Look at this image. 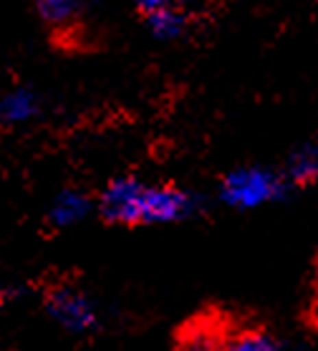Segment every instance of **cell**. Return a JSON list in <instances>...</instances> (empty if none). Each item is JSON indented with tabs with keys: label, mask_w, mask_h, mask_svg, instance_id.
Masks as SVG:
<instances>
[{
	"label": "cell",
	"mask_w": 318,
	"mask_h": 351,
	"mask_svg": "<svg viewBox=\"0 0 318 351\" xmlns=\"http://www.w3.org/2000/svg\"><path fill=\"white\" fill-rule=\"evenodd\" d=\"M103 220L117 225H169L197 213V197L175 184H147L136 177H114L99 197Z\"/></svg>",
	"instance_id": "1"
},
{
	"label": "cell",
	"mask_w": 318,
	"mask_h": 351,
	"mask_svg": "<svg viewBox=\"0 0 318 351\" xmlns=\"http://www.w3.org/2000/svg\"><path fill=\"white\" fill-rule=\"evenodd\" d=\"M291 190L283 172L247 165L228 172L220 182V199L232 210H258L283 199Z\"/></svg>",
	"instance_id": "2"
},
{
	"label": "cell",
	"mask_w": 318,
	"mask_h": 351,
	"mask_svg": "<svg viewBox=\"0 0 318 351\" xmlns=\"http://www.w3.org/2000/svg\"><path fill=\"white\" fill-rule=\"evenodd\" d=\"M46 311L58 326L71 334H86L99 324L96 301L76 286H56L46 295Z\"/></svg>",
	"instance_id": "3"
},
{
	"label": "cell",
	"mask_w": 318,
	"mask_h": 351,
	"mask_svg": "<svg viewBox=\"0 0 318 351\" xmlns=\"http://www.w3.org/2000/svg\"><path fill=\"white\" fill-rule=\"evenodd\" d=\"M139 13L147 25V31L157 40H175L184 36L187 25H190V16L184 13V8H177L172 3H162V0H151V3H139Z\"/></svg>",
	"instance_id": "4"
},
{
	"label": "cell",
	"mask_w": 318,
	"mask_h": 351,
	"mask_svg": "<svg viewBox=\"0 0 318 351\" xmlns=\"http://www.w3.org/2000/svg\"><path fill=\"white\" fill-rule=\"evenodd\" d=\"M91 208H94V202L88 199L86 192L66 187V190H61L56 197L51 199L46 217L53 228H73V225L86 220Z\"/></svg>",
	"instance_id": "5"
},
{
	"label": "cell",
	"mask_w": 318,
	"mask_h": 351,
	"mask_svg": "<svg viewBox=\"0 0 318 351\" xmlns=\"http://www.w3.org/2000/svg\"><path fill=\"white\" fill-rule=\"evenodd\" d=\"M40 114V96L31 86H16L0 96V121L25 124Z\"/></svg>",
	"instance_id": "6"
},
{
	"label": "cell",
	"mask_w": 318,
	"mask_h": 351,
	"mask_svg": "<svg viewBox=\"0 0 318 351\" xmlns=\"http://www.w3.org/2000/svg\"><path fill=\"white\" fill-rule=\"evenodd\" d=\"M286 182L293 184H313L318 177V149L313 142H306L288 157V165L283 169Z\"/></svg>",
	"instance_id": "7"
},
{
	"label": "cell",
	"mask_w": 318,
	"mask_h": 351,
	"mask_svg": "<svg viewBox=\"0 0 318 351\" xmlns=\"http://www.w3.org/2000/svg\"><path fill=\"white\" fill-rule=\"evenodd\" d=\"M223 351H291L286 343L262 328H243L238 334L225 336Z\"/></svg>",
	"instance_id": "8"
},
{
	"label": "cell",
	"mask_w": 318,
	"mask_h": 351,
	"mask_svg": "<svg viewBox=\"0 0 318 351\" xmlns=\"http://www.w3.org/2000/svg\"><path fill=\"white\" fill-rule=\"evenodd\" d=\"M225 336L215 324H192L180 339V351H223Z\"/></svg>",
	"instance_id": "9"
},
{
	"label": "cell",
	"mask_w": 318,
	"mask_h": 351,
	"mask_svg": "<svg viewBox=\"0 0 318 351\" xmlns=\"http://www.w3.org/2000/svg\"><path fill=\"white\" fill-rule=\"evenodd\" d=\"M36 10H38L43 23L53 25V28H66V25L76 23L84 5L73 3V0H43Z\"/></svg>",
	"instance_id": "10"
},
{
	"label": "cell",
	"mask_w": 318,
	"mask_h": 351,
	"mask_svg": "<svg viewBox=\"0 0 318 351\" xmlns=\"http://www.w3.org/2000/svg\"><path fill=\"white\" fill-rule=\"evenodd\" d=\"M5 304V286H3V280H0V306Z\"/></svg>",
	"instance_id": "11"
}]
</instances>
